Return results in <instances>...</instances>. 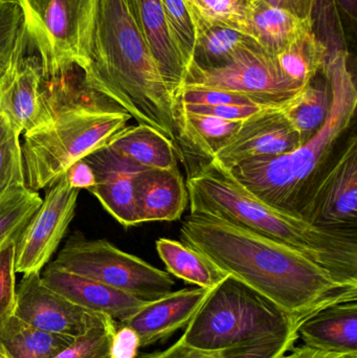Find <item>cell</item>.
<instances>
[{
    "label": "cell",
    "mask_w": 357,
    "mask_h": 358,
    "mask_svg": "<svg viewBox=\"0 0 357 358\" xmlns=\"http://www.w3.org/2000/svg\"><path fill=\"white\" fill-rule=\"evenodd\" d=\"M41 61L23 31L12 62L0 77V111L21 134L54 119L44 96Z\"/></svg>",
    "instance_id": "12"
},
{
    "label": "cell",
    "mask_w": 357,
    "mask_h": 358,
    "mask_svg": "<svg viewBox=\"0 0 357 358\" xmlns=\"http://www.w3.org/2000/svg\"><path fill=\"white\" fill-rule=\"evenodd\" d=\"M155 245L167 271L187 283L212 289L228 277V273L219 271L201 252L184 242L159 238Z\"/></svg>",
    "instance_id": "26"
},
{
    "label": "cell",
    "mask_w": 357,
    "mask_h": 358,
    "mask_svg": "<svg viewBox=\"0 0 357 358\" xmlns=\"http://www.w3.org/2000/svg\"><path fill=\"white\" fill-rule=\"evenodd\" d=\"M239 2H240L241 4H243V6H247V8H249V6H253V4H255L256 2L258 1V0H238Z\"/></svg>",
    "instance_id": "43"
},
{
    "label": "cell",
    "mask_w": 357,
    "mask_h": 358,
    "mask_svg": "<svg viewBox=\"0 0 357 358\" xmlns=\"http://www.w3.org/2000/svg\"><path fill=\"white\" fill-rule=\"evenodd\" d=\"M187 172L190 213L216 215L291 246L344 283L357 286V229L320 227L272 206L215 161Z\"/></svg>",
    "instance_id": "3"
},
{
    "label": "cell",
    "mask_w": 357,
    "mask_h": 358,
    "mask_svg": "<svg viewBox=\"0 0 357 358\" xmlns=\"http://www.w3.org/2000/svg\"><path fill=\"white\" fill-rule=\"evenodd\" d=\"M20 132L0 111V201L27 187Z\"/></svg>",
    "instance_id": "30"
},
{
    "label": "cell",
    "mask_w": 357,
    "mask_h": 358,
    "mask_svg": "<svg viewBox=\"0 0 357 358\" xmlns=\"http://www.w3.org/2000/svg\"><path fill=\"white\" fill-rule=\"evenodd\" d=\"M159 73L176 100L186 77V65L168 27L161 0H125Z\"/></svg>",
    "instance_id": "18"
},
{
    "label": "cell",
    "mask_w": 357,
    "mask_h": 358,
    "mask_svg": "<svg viewBox=\"0 0 357 358\" xmlns=\"http://www.w3.org/2000/svg\"><path fill=\"white\" fill-rule=\"evenodd\" d=\"M41 279L50 289L78 306L104 313L119 323L136 315L149 303L94 280L63 271L52 262L44 267Z\"/></svg>",
    "instance_id": "17"
},
{
    "label": "cell",
    "mask_w": 357,
    "mask_h": 358,
    "mask_svg": "<svg viewBox=\"0 0 357 358\" xmlns=\"http://www.w3.org/2000/svg\"><path fill=\"white\" fill-rule=\"evenodd\" d=\"M322 73L333 94L330 111L321 129L302 146L280 157L254 159L228 170L259 199L299 214L308 196L335 159L357 107L356 80L347 50L330 52Z\"/></svg>",
    "instance_id": "4"
},
{
    "label": "cell",
    "mask_w": 357,
    "mask_h": 358,
    "mask_svg": "<svg viewBox=\"0 0 357 358\" xmlns=\"http://www.w3.org/2000/svg\"><path fill=\"white\" fill-rule=\"evenodd\" d=\"M66 178L69 185L79 191L81 189L89 191L96 185L94 170L84 159H80L68 168L66 171Z\"/></svg>",
    "instance_id": "39"
},
{
    "label": "cell",
    "mask_w": 357,
    "mask_h": 358,
    "mask_svg": "<svg viewBox=\"0 0 357 358\" xmlns=\"http://www.w3.org/2000/svg\"><path fill=\"white\" fill-rule=\"evenodd\" d=\"M299 215L320 227L357 229L356 134L344 141Z\"/></svg>",
    "instance_id": "11"
},
{
    "label": "cell",
    "mask_w": 357,
    "mask_h": 358,
    "mask_svg": "<svg viewBox=\"0 0 357 358\" xmlns=\"http://www.w3.org/2000/svg\"><path fill=\"white\" fill-rule=\"evenodd\" d=\"M75 340L38 329L15 315L0 322V352L6 358H54Z\"/></svg>",
    "instance_id": "25"
},
{
    "label": "cell",
    "mask_w": 357,
    "mask_h": 358,
    "mask_svg": "<svg viewBox=\"0 0 357 358\" xmlns=\"http://www.w3.org/2000/svg\"><path fill=\"white\" fill-rule=\"evenodd\" d=\"M15 241L10 242L0 252V322L14 315L16 306Z\"/></svg>",
    "instance_id": "37"
},
{
    "label": "cell",
    "mask_w": 357,
    "mask_h": 358,
    "mask_svg": "<svg viewBox=\"0 0 357 358\" xmlns=\"http://www.w3.org/2000/svg\"><path fill=\"white\" fill-rule=\"evenodd\" d=\"M304 345L324 352L357 355V300L337 303L302 322Z\"/></svg>",
    "instance_id": "21"
},
{
    "label": "cell",
    "mask_w": 357,
    "mask_h": 358,
    "mask_svg": "<svg viewBox=\"0 0 357 358\" xmlns=\"http://www.w3.org/2000/svg\"><path fill=\"white\" fill-rule=\"evenodd\" d=\"M23 31L24 20L19 0H0V77L10 66Z\"/></svg>",
    "instance_id": "33"
},
{
    "label": "cell",
    "mask_w": 357,
    "mask_h": 358,
    "mask_svg": "<svg viewBox=\"0 0 357 358\" xmlns=\"http://www.w3.org/2000/svg\"><path fill=\"white\" fill-rule=\"evenodd\" d=\"M140 348V338L133 329L124 325L117 328L111 345V357L136 358Z\"/></svg>",
    "instance_id": "38"
},
{
    "label": "cell",
    "mask_w": 357,
    "mask_h": 358,
    "mask_svg": "<svg viewBox=\"0 0 357 358\" xmlns=\"http://www.w3.org/2000/svg\"><path fill=\"white\" fill-rule=\"evenodd\" d=\"M79 193L66 173L45 189L41 206L15 241L16 273H40L50 263L75 217Z\"/></svg>",
    "instance_id": "10"
},
{
    "label": "cell",
    "mask_w": 357,
    "mask_h": 358,
    "mask_svg": "<svg viewBox=\"0 0 357 358\" xmlns=\"http://www.w3.org/2000/svg\"><path fill=\"white\" fill-rule=\"evenodd\" d=\"M111 150L144 169L178 167L175 145L161 132L144 124L126 126L107 144Z\"/></svg>",
    "instance_id": "23"
},
{
    "label": "cell",
    "mask_w": 357,
    "mask_h": 358,
    "mask_svg": "<svg viewBox=\"0 0 357 358\" xmlns=\"http://www.w3.org/2000/svg\"><path fill=\"white\" fill-rule=\"evenodd\" d=\"M52 264L153 302L173 292L175 281L167 271L128 254L104 239L89 240L81 233L69 237Z\"/></svg>",
    "instance_id": "8"
},
{
    "label": "cell",
    "mask_w": 357,
    "mask_h": 358,
    "mask_svg": "<svg viewBox=\"0 0 357 358\" xmlns=\"http://www.w3.org/2000/svg\"><path fill=\"white\" fill-rule=\"evenodd\" d=\"M304 87L289 80L279 67L277 57L264 52L256 42L245 46L226 66L205 69L191 64L182 85V90L207 88L249 94L268 104L289 102Z\"/></svg>",
    "instance_id": "9"
},
{
    "label": "cell",
    "mask_w": 357,
    "mask_h": 358,
    "mask_svg": "<svg viewBox=\"0 0 357 358\" xmlns=\"http://www.w3.org/2000/svg\"><path fill=\"white\" fill-rule=\"evenodd\" d=\"M312 21L302 20L282 8H275L258 0L247 10L245 34L264 52L277 57L306 29Z\"/></svg>",
    "instance_id": "22"
},
{
    "label": "cell",
    "mask_w": 357,
    "mask_h": 358,
    "mask_svg": "<svg viewBox=\"0 0 357 358\" xmlns=\"http://www.w3.org/2000/svg\"><path fill=\"white\" fill-rule=\"evenodd\" d=\"M84 159L94 170L96 178V185L89 192L103 208L124 227L140 224L136 214L134 181L144 168L117 155L107 145Z\"/></svg>",
    "instance_id": "15"
},
{
    "label": "cell",
    "mask_w": 357,
    "mask_h": 358,
    "mask_svg": "<svg viewBox=\"0 0 357 358\" xmlns=\"http://www.w3.org/2000/svg\"><path fill=\"white\" fill-rule=\"evenodd\" d=\"M299 340V328L281 336H270L249 344L219 351H201L191 348L178 340L165 351L142 353L140 358H281L295 347Z\"/></svg>",
    "instance_id": "28"
},
{
    "label": "cell",
    "mask_w": 357,
    "mask_h": 358,
    "mask_svg": "<svg viewBox=\"0 0 357 358\" xmlns=\"http://www.w3.org/2000/svg\"><path fill=\"white\" fill-rule=\"evenodd\" d=\"M337 6L349 17L354 23L356 20L357 0H335Z\"/></svg>",
    "instance_id": "42"
},
{
    "label": "cell",
    "mask_w": 357,
    "mask_h": 358,
    "mask_svg": "<svg viewBox=\"0 0 357 358\" xmlns=\"http://www.w3.org/2000/svg\"><path fill=\"white\" fill-rule=\"evenodd\" d=\"M243 121L187 113L176 104L175 147L187 170L210 163L237 134Z\"/></svg>",
    "instance_id": "19"
},
{
    "label": "cell",
    "mask_w": 357,
    "mask_h": 358,
    "mask_svg": "<svg viewBox=\"0 0 357 358\" xmlns=\"http://www.w3.org/2000/svg\"><path fill=\"white\" fill-rule=\"evenodd\" d=\"M328 56V48L310 27L302 31L284 52L278 55L277 61L289 80L306 86L324 69Z\"/></svg>",
    "instance_id": "29"
},
{
    "label": "cell",
    "mask_w": 357,
    "mask_h": 358,
    "mask_svg": "<svg viewBox=\"0 0 357 358\" xmlns=\"http://www.w3.org/2000/svg\"><path fill=\"white\" fill-rule=\"evenodd\" d=\"M323 78H314L282 113L287 124L299 138L300 146L321 129L330 111L331 88L324 75Z\"/></svg>",
    "instance_id": "27"
},
{
    "label": "cell",
    "mask_w": 357,
    "mask_h": 358,
    "mask_svg": "<svg viewBox=\"0 0 357 358\" xmlns=\"http://www.w3.org/2000/svg\"><path fill=\"white\" fill-rule=\"evenodd\" d=\"M190 10L212 22L226 25L245 34L249 8L238 0H193Z\"/></svg>",
    "instance_id": "35"
},
{
    "label": "cell",
    "mask_w": 357,
    "mask_h": 358,
    "mask_svg": "<svg viewBox=\"0 0 357 358\" xmlns=\"http://www.w3.org/2000/svg\"><path fill=\"white\" fill-rule=\"evenodd\" d=\"M182 105H279L268 104L260 99L239 92L207 88H184L177 98Z\"/></svg>",
    "instance_id": "36"
},
{
    "label": "cell",
    "mask_w": 357,
    "mask_h": 358,
    "mask_svg": "<svg viewBox=\"0 0 357 358\" xmlns=\"http://www.w3.org/2000/svg\"><path fill=\"white\" fill-rule=\"evenodd\" d=\"M195 27L193 62L201 69H219L234 60L245 48L255 42L249 36L232 27L212 22L191 12Z\"/></svg>",
    "instance_id": "24"
},
{
    "label": "cell",
    "mask_w": 357,
    "mask_h": 358,
    "mask_svg": "<svg viewBox=\"0 0 357 358\" xmlns=\"http://www.w3.org/2000/svg\"><path fill=\"white\" fill-rule=\"evenodd\" d=\"M14 315L38 329L71 338L115 321L104 313L82 308L50 289L42 281L41 273L23 275L17 289Z\"/></svg>",
    "instance_id": "13"
},
{
    "label": "cell",
    "mask_w": 357,
    "mask_h": 358,
    "mask_svg": "<svg viewBox=\"0 0 357 358\" xmlns=\"http://www.w3.org/2000/svg\"><path fill=\"white\" fill-rule=\"evenodd\" d=\"M275 8H282L302 20L312 21L316 0H263Z\"/></svg>",
    "instance_id": "40"
},
{
    "label": "cell",
    "mask_w": 357,
    "mask_h": 358,
    "mask_svg": "<svg viewBox=\"0 0 357 358\" xmlns=\"http://www.w3.org/2000/svg\"><path fill=\"white\" fill-rule=\"evenodd\" d=\"M0 358H6V357H4L3 355H2L1 352H0Z\"/></svg>",
    "instance_id": "45"
},
{
    "label": "cell",
    "mask_w": 357,
    "mask_h": 358,
    "mask_svg": "<svg viewBox=\"0 0 357 358\" xmlns=\"http://www.w3.org/2000/svg\"><path fill=\"white\" fill-rule=\"evenodd\" d=\"M212 289L186 288L170 292L147 303L136 315L119 324L138 334L140 348L167 342L178 330L186 329Z\"/></svg>",
    "instance_id": "16"
},
{
    "label": "cell",
    "mask_w": 357,
    "mask_h": 358,
    "mask_svg": "<svg viewBox=\"0 0 357 358\" xmlns=\"http://www.w3.org/2000/svg\"><path fill=\"white\" fill-rule=\"evenodd\" d=\"M289 355H283L281 358H357V355H337V353L324 352L310 348L306 345L293 347Z\"/></svg>",
    "instance_id": "41"
},
{
    "label": "cell",
    "mask_w": 357,
    "mask_h": 358,
    "mask_svg": "<svg viewBox=\"0 0 357 358\" xmlns=\"http://www.w3.org/2000/svg\"><path fill=\"white\" fill-rule=\"evenodd\" d=\"M130 119L131 115L123 111L78 105L23 134L21 149L27 187L35 192L48 189L71 165L106 146Z\"/></svg>",
    "instance_id": "5"
},
{
    "label": "cell",
    "mask_w": 357,
    "mask_h": 358,
    "mask_svg": "<svg viewBox=\"0 0 357 358\" xmlns=\"http://www.w3.org/2000/svg\"><path fill=\"white\" fill-rule=\"evenodd\" d=\"M180 236L219 271L297 321L357 300V286L344 283L307 255L216 215L190 213Z\"/></svg>",
    "instance_id": "1"
},
{
    "label": "cell",
    "mask_w": 357,
    "mask_h": 358,
    "mask_svg": "<svg viewBox=\"0 0 357 358\" xmlns=\"http://www.w3.org/2000/svg\"><path fill=\"white\" fill-rule=\"evenodd\" d=\"M284 110L243 121L240 129L212 161L231 170L247 162L280 157L295 150L300 147L299 138L283 117Z\"/></svg>",
    "instance_id": "14"
},
{
    "label": "cell",
    "mask_w": 357,
    "mask_h": 358,
    "mask_svg": "<svg viewBox=\"0 0 357 358\" xmlns=\"http://www.w3.org/2000/svg\"><path fill=\"white\" fill-rule=\"evenodd\" d=\"M138 223L180 220L189 204L186 182L178 167L145 169L134 181Z\"/></svg>",
    "instance_id": "20"
},
{
    "label": "cell",
    "mask_w": 357,
    "mask_h": 358,
    "mask_svg": "<svg viewBox=\"0 0 357 358\" xmlns=\"http://www.w3.org/2000/svg\"><path fill=\"white\" fill-rule=\"evenodd\" d=\"M39 192L17 189L0 201V252L20 235L41 206Z\"/></svg>",
    "instance_id": "31"
},
{
    "label": "cell",
    "mask_w": 357,
    "mask_h": 358,
    "mask_svg": "<svg viewBox=\"0 0 357 358\" xmlns=\"http://www.w3.org/2000/svg\"><path fill=\"white\" fill-rule=\"evenodd\" d=\"M24 29L41 61L43 84L90 62L101 0H19Z\"/></svg>",
    "instance_id": "7"
},
{
    "label": "cell",
    "mask_w": 357,
    "mask_h": 358,
    "mask_svg": "<svg viewBox=\"0 0 357 358\" xmlns=\"http://www.w3.org/2000/svg\"><path fill=\"white\" fill-rule=\"evenodd\" d=\"M186 1L187 3H188L189 8H190L191 10V8H193V0H186Z\"/></svg>",
    "instance_id": "44"
},
{
    "label": "cell",
    "mask_w": 357,
    "mask_h": 358,
    "mask_svg": "<svg viewBox=\"0 0 357 358\" xmlns=\"http://www.w3.org/2000/svg\"><path fill=\"white\" fill-rule=\"evenodd\" d=\"M161 3L172 37L188 69L195 48V27L190 8L186 0H161Z\"/></svg>",
    "instance_id": "32"
},
{
    "label": "cell",
    "mask_w": 357,
    "mask_h": 358,
    "mask_svg": "<svg viewBox=\"0 0 357 358\" xmlns=\"http://www.w3.org/2000/svg\"><path fill=\"white\" fill-rule=\"evenodd\" d=\"M301 323L228 275L211 290L180 340L191 348L219 351L287 334Z\"/></svg>",
    "instance_id": "6"
},
{
    "label": "cell",
    "mask_w": 357,
    "mask_h": 358,
    "mask_svg": "<svg viewBox=\"0 0 357 358\" xmlns=\"http://www.w3.org/2000/svg\"><path fill=\"white\" fill-rule=\"evenodd\" d=\"M81 83L94 106L127 113L175 145L177 100L125 0H101L90 62L81 73Z\"/></svg>",
    "instance_id": "2"
},
{
    "label": "cell",
    "mask_w": 357,
    "mask_h": 358,
    "mask_svg": "<svg viewBox=\"0 0 357 358\" xmlns=\"http://www.w3.org/2000/svg\"><path fill=\"white\" fill-rule=\"evenodd\" d=\"M117 329L115 321L96 326L75 338L73 344L54 358H112L111 345Z\"/></svg>",
    "instance_id": "34"
}]
</instances>
